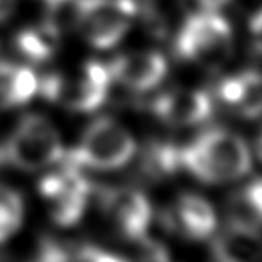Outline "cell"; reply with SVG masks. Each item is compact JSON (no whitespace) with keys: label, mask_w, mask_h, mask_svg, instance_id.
Listing matches in <instances>:
<instances>
[{"label":"cell","mask_w":262,"mask_h":262,"mask_svg":"<svg viewBox=\"0 0 262 262\" xmlns=\"http://www.w3.org/2000/svg\"><path fill=\"white\" fill-rule=\"evenodd\" d=\"M180 168L205 184L232 182L252 168V156L245 139L223 128H210L189 145L179 148Z\"/></svg>","instance_id":"cell-1"},{"label":"cell","mask_w":262,"mask_h":262,"mask_svg":"<svg viewBox=\"0 0 262 262\" xmlns=\"http://www.w3.org/2000/svg\"><path fill=\"white\" fill-rule=\"evenodd\" d=\"M66 150L52 121L41 114H27L4 143V161L24 171H39L62 161Z\"/></svg>","instance_id":"cell-2"},{"label":"cell","mask_w":262,"mask_h":262,"mask_svg":"<svg viewBox=\"0 0 262 262\" xmlns=\"http://www.w3.org/2000/svg\"><path fill=\"white\" fill-rule=\"evenodd\" d=\"M136 154V141L130 132L113 118H97L88 125L80 143L66 152L68 162L79 168L118 169L125 166Z\"/></svg>","instance_id":"cell-3"},{"label":"cell","mask_w":262,"mask_h":262,"mask_svg":"<svg viewBox=\"0 0 262 262\" xmlns=\"http://www.w3.org/2000/svg\"><path fill=\"white\" fill-rule=\"evenodd\" d=\"M111 86L109 68L97 61H88L79 75L64 77L50 73L39 80L38 91L47 100L75 113H91L105 102Z\"/></svg>","instance_id":"cell-4"},{"label":"cell","mask_w":262,"mask_h":262,"mask_svg":"<svg viewBox=\"0 0 262 262\" xmlns=\"http://www.w3.org/2000/svg\"><path fill=\"white\" fill-rule=\"evenodd\" d=\"M134 0H73V25L93 49H113L130 29Z\"/></svg>","instance_id":"cell-5"},{"label":"cell","mask_w":262,"mask_h":262,"mask_svg":"<svg viewBox=\"0 0 262 262\" xmlns=\"http://www.w3.org/2000/svg\"><path fill=\"white\" fill-rule=\"evenodd\" d=\"M232 49V29L214 11H202L187 18L177 36V54L184 59L214 66Z\"/></svg>","instance_id":"cell-6"},{"label":"cell","mask_w":262,"mask_h":262,"mask_svg":"<svg viewBox=\"0 0 262 262\" xmlns=\"http://www.w3.org/2000/svg\"><path fill=\"white\" fill-rule=\"evenodd\" d=\"M57 171L43 177L39 193L49 202L50 217L59 227H73L82 220L91 194V184L82 175V168L66 159Z\"/></svg>","instance_id":"cell-7"},{"label":"cell","mask_w":262,"mask_h":262,"mask_svg":"<svg viewBox=\"0 0 262 262\" xmlns=\"http://www.w3.org/2000/svg\"><path fill=\"white\" fill-rule=\"evenodd\" d=\"M107 220L123 239L139 243L146 237L152 221V205L148 198L132 187H111L100 196Z\"/></svg>","instance_id":"cell-8"},{"label":"cell","mask_w":262,"mask_h":262,"mask_svg":"<svg viewBox=\"0 0 262 262\" xmlns=\"http://www.w3.org/2000/svg\"><path fill=\"white\" fill-rule=\"evenodd\" d=\"M111 79L130 91H150L162 82L168 73V62L159 52H130L116 57L109 66Z\"/></svg>","instance_id":"cell-9"},{"label":"cell","mask_w":262,"mask_h":262,"mask_svg":"<svg viewBox=\"0 0 262 262\" xmlns=\"http://www.w3.org/2000/svg\"><path fill=\"white\" fill-rule=\"evenodd\" d=\"M152 109L166 123L186 127L207 120L212 114V102L204 91L179 90L157 97Z\"/></svg>","instance_id":"cell-10"},{"label":"cell","mask_w":262,"mask_h":262,"mask_svg":"<svg viewBox=\"0 0 262 262\" xmlns=\"http://www.w3.org/2000/svg\"><path fill=\"white\" fill-rule=\"evenodd\" d=\"M212 253L217 262H260L262 235L259 228L230 221L214 239Z\"/></svg>","instance_id":"cell-11"},{"label":"cell","mask_w":262,"mask_h":262,"mask_svg":"<svg viewBox=\"0 0 262 262\" xmlns=\"http://www.w3.org/2000/svg\"><path fill=\"white\" fill-rule=\"evenodd\" d=\"M175 223L189 239H207L216 230V212L205 198L184 194L177 202Z\"/></svg>","instance_id":"cell-12"},{"label":"cell","mask_w":262,"mask_h":262,"mask_svg":"<svg viewBox=\"0 0 262 262\" xmlns=\"http://www.w3.org/2000/svg\"><path fill=\"white\" fill-rule=\"evenodd\" d=\"M59 34L61 32L50 24H43L41 27H32L20 31L14 38L16 49L21 55L32 62H47L54 57L59 45Z\"/></svg>","instance_id":"cell-13"},{"label":"cell","mask_w":262,"mask_h":262,"mask_svg":"<svg viewBox=\"0 0 262 262\" xmlns=\"http://www.w3.org/2000/svg\"><path fill=\"white\" fill-rule=\"evenodd\" d=\"M228 216L234 223L259 228L262 225V179H255L235 191L228 202Z\"/></svg>","instance_id":"cell-14"},{"label":"cell","mask_w":262,"mask_h":262,"mask_svg":"<svg viewBox=\"0 0 262 262\" xmlns=\"http://www.w3.org/2000/svg\"><path fill=\"white\" fill-rule=\"evenodd\" d=\"M24 221V198L18 191L0 184V243L16 234Z\"/></svg>","instance_id":"cell-15"},{"label":"cell","mask_w":262,"mask_h":262,"mask_svg":"<svg viewBox=\"0 0 262 262\" xmlns=\"http://www.w3.org/2000/svg\"><path fill=\"white\" fill-rule=\"evenodd\" d=\"M39 79L27 66H14L7 95V107H20L38 95Z\"/></svg>","instance_id":"cell-16"},{"label":"cell","mask_w":262,"mask_h":262,"mask_svg":"<svg viewBox=\"0 0 262 262\" xmlns=\"http://www.w3.org/2000/svg\"><path fill=\"white\" fill-rule=\"evenodd\" d=\"M235 109L239 114L248 120L262 116V77L257 73L248 72V84H246L245 97L237 104Z\"/></svg>","instance_id":"cell-17"},{"label":"cell","mask_w":262,"mask_h":262,"mask_svg":"<svg viewBox=\"0 0 262 262\" xmlns=\"http://www.w3.org/2000/svg\"><path fill=\"white\" fill-rule=\"evenodd\" d=\"M246 84H248V72L241 73V75H232L227 77L220 82L217 86V97L225 102V104L237 107L241 98L245 97Z\"/></svg>","instance_id":"cell-18"},{"label":"cell","mask_w":262,"mask_h":262,"mask_svg":"<svg viewBox=\"0 0 262 262\" xmlns=\"http://www.w3.org/2000/svg\"><path fill=\"white\" fill-rule=\"evenodd\" d=\"M250 34H252L253 50L262 55V9L257 11L250 20Z\"/></svg>","instance_id":"cell-19"},{"label":"cell","mask_w":262,"mask_h":262,"mask_svg":"<svg viewBox=\"0 0 262 262\" xmlns=\"http://www.w3.org/2000/svg\"><path fill=\"white\" fill-rule=\"evenodd\" d=\"M16 0H0V21H6L13 14Z\"/></svg>","instance_id":"cell-20"},{"label":"cell","mask_w":262,"mask_h":262,"mask_svg":"<svg viewBox=\"0 0 262 262\" xmlns=\"http://www.w3.org/2000/svg\"><path fill=\"white\" fill-rule=\"evenodd\" d=\"M196 2L200 4L204 11H216V9H220L221 6H225L228 0H196Z\"/></svg>","instance_id":"cell-21"},{"label":"cell","mask_w":262,"mask_h":262,"mask_svg":"<svg viewBox=\"0 0 262 262\" xmlns=\"http://www.w3.org/2000/svg\"><path fill=\"white\" fill-rule=\"evenodd\" d=\"M47 6V9L49 11H54V9H59V7L66 6V4H70L72 0H43Z\"/></svg>","instance_id":"cell-22"},{"label":"cell","mask_w":262,"mask_h":262,"mask_svg":"<svg viewBox=\"0 0 262 262\" xmlns=\"http://www.w3.org/2000/svg\"><path fill=\"white\" fill-rule=\"evenodd\" d=\"M0 262H25V260H20L16 257H11V255H6V253H0ZM27 262H41L39 257H36V260H27Z\"/></svg>","instance_id":"cell-23"},{"label":"cell","mask_w":262,"mask_h":262,"mask_svg":"<svg viewBox=\"0 0 262 262\" xmlns=\"http://www.w3.org/2000/svg\"><path fill=\"white\" fill-rule=\"evenodd\" d=\"M259 156L262 159V136H260V139H259Z\"/></svg>","instance_id":"cell-24"}]
</instances>
